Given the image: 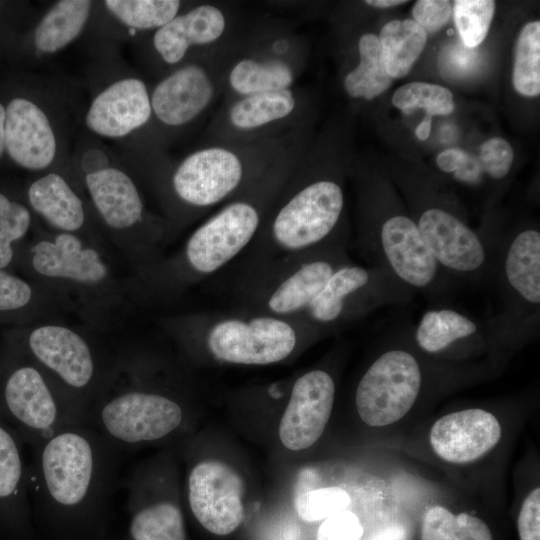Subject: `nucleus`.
Returning <instances> with one entry per match:
<instances>
[{
  "instance_id": "1",
  "label": "nucleus",
  "mask_w": 540,
  "mask_h": 540,
  "mask_svg": "<svg viewBox=\"0 0 540 540\" xmlns=\"http://www.w3.org/2000/svg\"><path fill=\"white\" fill-rule=\"evenodd\" d=\"M33 450L29 495L45 517L78 528L106 513L118 488L123 451L83 423L61 428Z\"/></svg>"
},
{
  "instance_id": "2",
  "label": "nucleus",
  "mask_w": 540,
  "mask_h": 540,
  "mask_svg": "<svg viewBox=\"0 0 540 540\" xmlns=\"http://www.w3.org/2000/svg\"><path fill=\"white\" fill-rule=\"evenodd\" d=\"M344 205V191L336 179L290 174L255 239L234 267L347 244L340 227Z\"/></svg>"
},
{
  "instance_id": "3",
  "label": "nucleus",
  "mask_w": 540,
  "mask_h": 540,
  "mask_svg": "<svg viewBox=\"0 0 540 540\" xmlns=\"http://www.w3.org/2000/svg\"><path fill=\"white\" fill-rule=\"evenodd\" d=\"M185 419L184 407L164 391L147 385L139 358L116 357L114 368L83 424L90 426L121 451L166 439Z\"/></svg>"
},
{
  "instance_id": "4",
  "label": "nucleus",
  "mask_w": 540,
  "mask_h": 540,
  "mask_svg": "<svg viewBox=\"0 0 540 540\" xmlns=\"http://www.w3.org/2000/svg\"><path fill=\"white\" fill-rule=\"evenodd\" d=\"M169 327L187 343L201 345L214 360L236 365L281 362L305 338L322 332L303 322L241 308L177 318Z\"/></svg>"
},
{
  "instance_id": "5",
  "label": "nucleus",
  "mask_w": 540,
  "mask_h": 540,
  "mask_svg": "<svg viewBox=\"0 0 540 540\" xmlns=\"http://www.w3.org/2000/svg\"><path fill=\"white\" fill-rule=\"evenodd\" d=\"M290 172L279 173L228 201L188 237L166 276L196 283L227 268L251 245Z\"/></svg>"
},
{
  "instance_id": "6",
  "label": "nucleus",
  "mask_w": 540,
  "mask_h": 540,
  "mask_svg": "<svg viewBox=\"0 0 540 540\" xmlns=\"http://www.w3.org/2000/svg\"><path fill=\"white\" fill-rule=\"evenodd\" d=\"M50 377L83 423L114 368L116 357L76 329L41 324L11 341Z\"/></svg>"
},
{
  "instance_id": "7",
  "label": "nucleus",
  "mask_w": 540,
  "mask_h": 540,
  "mask_svg": "<svg viewBox=\"0 0 540 540\" xmlns=\"http://www.w3.org/2000/svg\"><path fill=\"white\" fill-rule=\"evenodd\" d=\"M0 419L32 448L81 423L50 377L13 343L0 353Z\"/></svg>"
},
{
  "instance_id": "8",
  "label": "nucleus",
  "mask_w": 540,
  "mask_h": 540,
  "mask_svg": "<svg viewBox=\"0 0 540 540\" xmlns=\"http://www.w3.org/2000/svg\"><path fill=\"white\" fill-rule=\"evenodd\" d=\"M492 280L501 296V310L485 320L491 337L535 331L540 321V232L527 227L506 240L488 241Z\"/></svg>"
},
{
  "instance_id": "9",
  "label": "nucleus",
  "mask_w": 540,
  "mask_h": 540,
  "mask_svg": "<svg viewBox=\"0 0 540 540\" xmlns=\"http://www.w3.org/2000/svg\"><path fill=\"white\" fill-rule=\"evenodd\" d=\"M283 171L255 163L238 148L209 146L185 156L171 171L168 186L180 206L198 214Z\"/></svg>"
},
{
  "instance_id": "10",
  "label": "nucleus",
  "mask_w": 540,
  "mask_h": 540,
  "mask_svg": "<svg viewBox=\"0 0 540 540\" xmlns=\"http://www.w3.org/2000/svg\"><path fill=\"white\" fill-rule=\"evenodd\" d=\"M412 293L381 267L358 265L350 259L330 277L305 322L320 331L342 327L381 306L407 302Z\"/></svg>"
},
{
  "instance_id": "11",
  "label": "nucleus",
  "mask_w": 540,
  "mask_h": 540,
  "mask_svg": "<svg viewBox=\"0 0 540 540\" xmlns=\"http://www.w3.org/2000/svg\"><path fill=\"white\" fill-rule=\"evenodd\" d=\"M423 376L417 357L409 350L384 351L357 384L355 404L360 418L372 427L400 420L416 402Z\"/></svg>"
},
{
  "instance_id": "12",
  "label": "nucleus",
  "mask_w": 540,
  "mask_h": 540,
  "mask_svg": "<svg viewBox=\"0 0 540 540\" xmlns=\"http://www.w3.org/2000/svg\"><path fill=\"white\" fill-rule=\"evenodd\" d=\"M15 265L31 276L84 290L102 287L110 280L105 259L80 234L55 232L22 245Z\"/></svg>"
},
{
  "instance_id": "13",
  "label": "nucleus",
  "mask_w": 540,
  "mask_h": 540,
  "mask_svg": "<svg viewBox=\"0 0 540 540\" xmlns=\"http://www.w3.org/2000/svg\"><path fill=\"white\" fill-rule=\"evenodd\" d=\"M5 153L18 167L45 172L62 152V135L55 112L43 100L14 96L5 105Z\"/></svg>"
},
{
  "instance_id": "14",
  "label": "nucleus",
  "mask_w": 540,
  "mask_h": 540,
  "mask_svg": "<svg viewBox=\"0 0 540 540\" xmlns=\"http://www.w3.org/2000/svg\"><path fill=\"white\" fill-rule=\"evenodd\" d=\"M244 484L240 475L218 460L196 463L187 478V500L196 520L209 532L227 535L244 518Z\"/></svg>"
},
{
  "instance_id": "15",
  "label": "nucleus",
  "mask_w": 540,
  "mask_h": 540,
  "mask_svg": "<svg viewBox=\"0 0 540 540\" xmlns=\"http://www.w3.org/2000/svg\"><path fill=\"white\" fill-rule=\"evenodd\" d=\"M152 119L150 91L138 76L123 75L101 87L84 114L87 130L100 138L122 140Z\"/></svg>"
},
{
  "instance_id": "16",
  "label": "nucleus",
  "mask_w": 540,
  "mask_h": 540,
  "mask_svg": "<svg viewBox=\"0 0 540 540\" xmlns=\"http://www.w3.org/2000/svg\"><path fill=\"white\" fill-rule=\"evenodd\" d=\"M335 398V382L321 369L296 379L279 424V438L289 450L312 446L322 435Z\"/></svg>"
},
{
  "instance_id": "17",
  "label": "nucleus",
  "mask_w": 540,
  "mask_h": 540,
  "mask_svg": "<svg viewBox=\"0 0 540 540\" xmlns=\"http://www.w3.org/2000/svg\"><path fill=\"white\" fill-rule=\"evenodd\" d=\"M161 479L149 464L136 468L125 480L132 540H186L182 512L173 499L160 493Z\"/></svg>"
},
{
  "instance_id": "18",
  "label": "nucleus",
  "mask_w": 540,
  "mask_h": 540,
  "mask_svg": "<svg viewBox=\"0 0 540 540\" xmlns=\"http://www.w3.org/2000/svg\"><path fill=\"white\" fill-rule=\"evenodd\" d=\"M216 84L201 64L186 62L175 67L150 91L152 118L169 128L192 123L212 104Z\"/></svg>"
},
{
  "instance_id": "19",
  "label": "nucleus",
  "mask_w": 540,
  "mask_h": 540,
  "mask_svg": "<svg viewBox=\"0 0 540 540\" xmlns=\"http://www.w3.org/2000/svg\"><path fill=\"white\" fill-rule=\"evenodd\" d=\"M501 433V426L493 414L472 408L437 420L430 431V443L443 460L463 464L475 461L493 449Z\"/></svg>"
},
{
  "instance_id": "20",
  "label": "nucleus",
  "mask_w": 540,
  "mask_h": 540,
  "mask_svg": "<svg viewBox=\"0 0 540 540\" xmlns=\"http://www.w3.org/2000/svg\"><path fill=\"white\" fill-rule=\"evenodd\" d=\"M83 183L94 210L108 228L130 231L146 222L148 214L141 191L121 165L112 162L83 174Z\"/></svg>"
},
{
  "instance_id": "21",
  "label": "nucleus",
  "mask_w": 540,
  "mask_h": 540,
  "mask_svg": "<svg viewBox=\"0 0 540 540\" xmlns=\"http://www.w3.org/2000/svg\"><path fill=\"white\" fill-rule=\"evenodd\" d=\"M227 19L214 4H200L178 13L172 20L154 31L152 46L168 66H179L189 50L217 42L225 33Z\"/></svg>"
},
{
  "instance_id": "22",
  "label": "nucleus",
  "mask_w": 540,
  "mask_h": 540,
  "mask_svg": "<svg viewBox=\"0 0 540 540\" xmlns=\"http://www.w3.org/2000/svg\"><path fill=\"white\" fill-rule=\"evenodd\" d=\"M26 201L55 232L80 234L87 223L84 200L61 172L50 169L38 175L26 189Z\"/></svg>"
},
{
  "instance_id": "23",
  "label": "nucleus",
  "mask_w": 540,
  "mask_h": 540,
  "mask_svg": "<svg viewBox=\"0 0 540 540\" xmlns=\"http://www.w3.org/2000/svg\"><path fill=\"white\" fill-rule=\"evenodd\" d=\"M413 327L415 344L430 355L440 354L467 341L490 336L485 320H477L451 307L426 310Z\"/></svg>"
},
{
  "instance_id": "24",
  "label": "nucleus",
  "mask_w": 540,
  "mask_h": 540,
  "mask_svg": "<svg viewBox=\"0 0 540 540\" xmlns=\"http://www.w3.org/2000/svg\"><path fill=\"white\" fill-rule=\"evenodd\" d=\"M95 2L59 0L53 3L36 23L32 46L41 55H52L75 42L87 28Z\"/></svg>"
},
{
  "instance_id": "25",
  "label": "nucleus",
  "mask_w": 540,
  "mask_h": 540,
  "mask_svg": "<svg viewBox=\"0 0 540 540\" xmlns=\"http://www.w3.org/2000/svg\"><path fill=\"white\" fill-rule=\"evenodd\" d=\"M296 95L290 89L239 97L226 111L232 131L251 133L283 122L296 110Z\"/></svg>"
},
{
  "instance_id": "26",
  "label": "nucleus",
  "mask_w": 540,
  "mask_h": 540,
  "mask_svg": "<svg viewBox=\"0 0 540 540\" xmlns=\"http://www.w3.org/2000/svg\"><path fill=\"white\" fill-rule=\"evenodd\" d=\"M227 79L230 89L239 97H245L290 89L295 81V70L282 57H245L233 64Z\"/></svg>"
},
{
  "instance_id": "27",
  "label": "nucleus",
  "mask_w": 540,
  "mask_h": 540,
  "mask_svg": "<svg viewBox=\"0 0 540 540\" xmlns=\"http://www.w3.org/2000/svg\"><path fill=\"white\" fill-rule=\"evenodd\" d=\"M22 441L16 431L0 419V509L14 514L27 511L30 496Z\"/></svg>"
},
{
  "instance_id": "28",
  "label": "nucleus",
  "mask_w": 540,
  "mask_h": 540,
  "mask_svg": "<svg viewBox=\"0 0 540 540\" xmlns=\"http://www.w3.org/2000/svg\"><path fill=\"white\" fill-rule=\"evenodd\" d=\"M378 39L385 70L394 79L410 72L426 45L427 33L414 20H392Z\"/></svg>"
},
{
  "instance_id": "29",
  "label": "nucleus",
  "mask_w": 540,
  "mask_h": 540,
  "mask_svg": "<svg viewBox=\"0 0 540 540\" xmlns=\"http://www.w3.org/2000/svg\"><path fill=\"white\" fill-rule=\"evenodd\" d=\"M359 64L344 79V88L353 98L371 100L385 92L392 83L387 74L378 36L363 34L358 42Z\"/></svg>"
},
{
  "instance_id": "30",
  "label": "nucleus",
  "mask_w": 540,
  "mask_h": 540,
  "mask_svg": "<svg viewBox=\"0 0 540 540\" xmlns=\"http://www.w3.org/2000/svg\"><path fill=\"white\" fill-rule=\"evenodd\" d=\"M105 11L133 31H156L180 13L179 0H106Z\"/></svg>"
},
{
  "instance_id": "31",
  "label": "nucleus",
  "mask_w": 540,
  "mask_h": 540,
  "mask_svg": "<svg viewBox=\"0 0 540 540\" xmlns=\"http://www.w3.org/2000/svg\"><path fill=\"white\" fill-rule=\"evenodd\" d=\"M421 540H493L486 523L471 514H453L442 506L426 511Z\"/></svg>"
},
{
  "instance_id": "32",
  "label": "nucleus",
  "mask_w": 540,
  "mask_h": 540,
  "mask_svg": "<svg viewBox=\"0 0 540 540\" xmlns=\"http://www.w3.org/2000/svg\"><path fill=\"white\" fill-rule=\"evenodd\" d=\"M512 83L515 90L527 97L540 93V22L527 23L517 38Z\"/></svg>"
},
{
  "instance_id": "33",
  "label": "nucleus",
  "mask_w": 540,
  "mask_h": 540,
  "mask_svg": "<svg viewBox=\"0 0 540 540\" xmlns=\"http://www.w3.org/2000/svg\"><path fill=\"white\" fill-rule=\"evenodd\" d=\"M27 204L0 191V269L10 270L32 225Z\"/></svg>"
},
{
  "instance_id": "34",
  "label": "nucleus",
  "mask_w": 540,
  "mask_h": 540,
  "mask_svg": "<svg viewBox=\"0 0 540 540\" xmlns=\"http://www.w3.org/2000/svg\"><path fill=\"white\" fill-rule=\"evenodd\" d=\"M392 103L405 114L424 109L430 116L448 115L455 108L449 89L426 82H410L399 87L392 96Z\"/></svg>"
},
{
  "instance_id": "35",
  "label": "nucleus",
  "mask_w": 540,
  "mask_h": 540,
  "mask_svg": "<svg viewBox=\"0 0 540 540\" xmlns=\"http://www.w3.org/2000/svg\"><path fill=\"white\" fill-rule=\"evenodd\" d=\"M495 12L492 0H457L453 6L454 23L461 42L476 48L485 39Z\"/></svg>"
},
{
  "instance_id": "36",
  "label": "nucleus",
  "mask_w": 540,
  "mask_h": 540,
  "mask_svg": "<svg viewBox=\"0 0 540 540\" xmlns=\"http://www.w3.org/2000/svg\"><path fill=\"white\" fill-rule=\"evenodd\" d=\"M38 291L26 278L0 269V322H18L33 308Z\"/></svg>"
},
{
  "instance_id": "37",
  "label": "nucleus",
  "mask_w": 540,
  "mask_h": 540,
  "mask_svg": "<svg viewBox=\"0 0 540 540\" xmlns=\"http://www.w3.org/2000/svg\"><path fill=\"white\" fill-rule=\"evenodd\" d=\"M350 496L340 487H325L301 493L295 498L298 516L306 522L325 520L346 510Z\"/></svg>"
},
{
  "instance_id": "38",
  "label": "nucleus",
  "mask_w": 540,
  "mask_h": 540,
  "mask_svg": "<svg viewBox=\"0 0 540 540\" xmlns=\"http://www.w3.org/2000/svg\"><path fill=\"white\" fill-rule=\"evenodd\" d=\"M481 57L476 48L461 41L447 44L439 55V67L444 75L462 78L472 75L480 65Z\"/></svg>"
},
{
  "instance_id": "39",
  "label": "nucleus",
  "mask_w": 540,
  "mask_h": 540,
  "mask_svg": "<svg viewBox=\"0 0 540 540\" xmlns=\"http://www.w3.org/2000/svg\"><path fill=\"white\" fill-rule=\"evenodd\" d=\"M514 159L511 145L503 138L493 137L482 143L478 158L484 173L492 179L501 180L507 176Z\"/></svg>"
},
{
  "instance_id": "40",
  "label": "nucleus",
  "mask_w": 540,
  "mask_h": 540,
  "mask_svg": "<svg viewBox=\"0 0 540 540\" xmlns=\"http://www.w3.org/2000/svg\"><path fill=\"white\" fill-rule=\"evenodd\" d=\"M362 537L360 520L346 510L325 519L317 531V540H362Z\"/></svg>"
},
{
  "instance_id": "41",
  "label": "nucleus",
  "mask_w": 540,
  "mask_h": 540,
  "mask_svg": "<svg viewBox=\"0 0 540 540\" xmlns=\"http://www.w3.org/2000/svg\"><path fill=\"white\" fill-rule=\"evenodd\" d=\"M452 12L449 1L419 0L412 8L414 21L427 33L440 30L448 22Z\"/></svg>"
},
{
  "instance_id": "42",
  "label": "nucleus",
  "mask_w": 540,
  "mask_h": 540,
  "mask_svg": "<svg viewBox=\"0 0 540 540\" xmlns=\"http://www.w3.org/2000/svg\"><path fill=\"white\" fill-rule=\"evenodd\" d=\"M520 540H540V489L535 488L525 498L518 517Z\"/></svg>"
},
{
  "instance_id": "43",
  "label": "nucleus",
  "mask_w": 540,
  "mask_h": 540,
  "mask_svg": "<svg viewBox=\"0 0 540 540\" xmlns=\"http://www.w3.org/2000/svg\"><path fill=\"white\" fill-rule=\"evenodd\" d=\"M111 163L108 153L95 146L85 149L79 158V166L83 174L103 169Z\"/></svg>"
},
{
  "instance_id": "44",
  "label": "nucleus",
  "mask_w": 540,
  "mask_h": 540,
  "mask_svg": "<svg viewBox=\"0 0 540 540\" xmlns=\"http://www.w3.org/2000/svg\"><path fill=\"white\" fill-rule=\"evenodd\" d=\"M453 174L454 178L461 183L478 186L481 184L485 173L478 158L469 155L466 162Z\"/></svg>"
},
{
  "instance_id": "45",
  "label": "nucleus",
  "mask_w": 540,
  "mask_h": 540,
  "mask_svg": "<svg viewBox=\"0 0 540 540\" xmlns=\"http://www.w3.org/2000/svg\"><path fill=\"white\" fill-rule=\"evenodd\" d=\"M469 154L458 148H448L437 157L439 169L445 173H454L468 159Z\"/></svg>"
},
{
  "instance_id": "46",
  "label": "nucleus",
  "mask_w": 540,
  "mask_h": 540,
  "mask_svg": "<svg viewBox=\"0 0 540 540\" xmlns=\"http://www.w3.org/2000/svg\"><path fill=\"white\" fill-rule=\"evenodd\" d=\"M365 540H407V535L402 527L393 526L378 530Z\"/></svg>"
},
{
  "instance_id": "47",
  "label": "nucleus",
  "mask_w": 540,
  "mask_h": 540,
  "mask_svg": "<svg viewBox=\"0 0 540 540\" xmlns=\"http://www.w3.org/2000/svg\"><path fill=\"white\" fill-rule=\"evenodd\" d=\"M432 116L426 115L415 129V135L419 140H426L431 132Z\"/></svg>"
},
{
  "instance_id": "48",
  "label": "nucleus",
  "mask_w": 540,
  "mask_h": 540,
  "mask_svg": "<svg viewBox=\"0 0 540 540\" xmlns=\"http://www.w3.org/2000/svg\"><path fill=\"white\" fill-rule=\"evenodd\" d=\"M5 117L6 109L5 105L0 102V159L5 153Z\"/></svg>"
},
{
  "instance_id": "49",
  "label": "nucleus",
  "mask_w": 540,
  "mask_h": 540,
  "mask_svg": "<svg viewBox=\"0 0 540 540\" xmlns=\"http://www.w3.org/2000/svg\"><path fill=\"white\" fill-rule=\"evenodd\" d=\"M365 3L369 6L377 8H388L393 6H398L400 4L406 3V1L401 0H367Z\"/></svg>"
}]
</instances>
